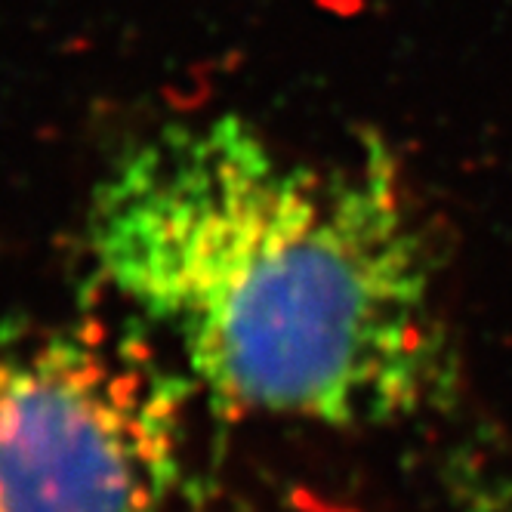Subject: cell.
I'll use <instances>...</instances> for the list:
<instances>
[{
	"label": "cell",
	"instance_id": "cell-2",
	"mask_svg": "<svg viewBox=\"0 0 512 512\" xmlns=\"http://www.w3.org/2000/svg\"><path fill=\"white\" fill-rule=\"evenodd\" d=\"M186 395L133 334L0 315V512H164Z\"/></svg>",
	"mask_w": 512,
	"mask_h": 512
},
{
	"label": "cell",
	"instance_id": "cell-1",
	"mask_svg": "<svg viewBox=\"0 0 512 512\" xmlns=\"http://www.w3.org/2000/svg\"><path fill=\"white\" fill-rule=\"evenodd\" d=\"M87 247L223 411L380 426L454 386L432 256L380 158H290L238 115L167 124L96 182Z\"/></svg>",
	"mask_w": 512,
	"mask_h": 512
},
{
	"label": "cell",
	"instance_id": "cell-3",
	"mask_svg": "<svg viewBox=\"0 0 512 512\" xmlns=\"http://www.w3.org/2000/svg\"><path fill=\"white\" fill-rule=\"evenodd\" d=\"M460 512H512V485L479 482L466 497Z\"/></svg>",
	"mask_w": 512,
	"mask_h": 512
}]
</instances>
